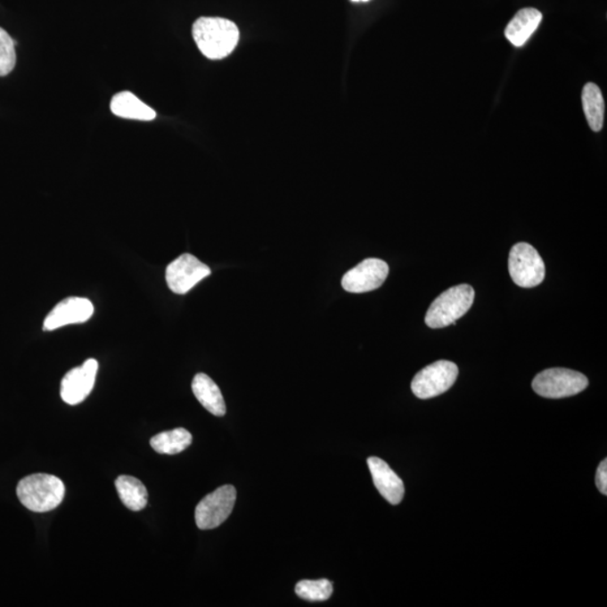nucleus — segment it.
I'll use <instances>...</instances> for the list:
<instances>
[{
	"label": "nucleus",
	"mask_w": 607,
	"mask_h": 607,
	"mask_svg": "<svg viewBox=\"0 0 607 607\" xmlns=\"http://www.w3.org/2000/svg\"><path fill=\"white\" fill-rule=\"evenodd\" d=\"M198 49L210 60H221L234 53L240 40L239 28L221 17H201L193 25Z\"/></svg>",
	"instance_id": "1"
},
{
	"label": "nucleus",
	"mask_w": 607,
	"mask_h": 607,
	"mask_svg": "<svg viewBox=\"0 0 607 607\" xmlns=\"http://www.w3.org/2000/svg\"><path fill=\"white\" fill-rule=\"evenodd\" d=\"M17 496L27 509L45 513L60 505L66 494L63 481L58 477L36 473L23 478L17 485Z\"/></svg>",
	"instance_id": "2"
},
{
	"label": "nucleus",
	"mask_w": 607,
	"mask_h": 607,
	"mask_svg": "<svg viewBox=\"0 0 607 607\" xmlns=\"http://www.w3.org/2000/svg\"><path fill=\"white\" fill-rule=\"evenodd\" d=\"M473 299L475 291L467 283L451 287L434 299L425 316L426 325L442 329L454 324L471 309Z\"/></svg>",
	"instance_id": "3"
},
{
	"label": "nucleus",
	"mask_w": 607,
	"mask_h": 607,
	"mask_svg": "<svg viewBox=\"0 0 607 607\" xmlns=\"http://www.w3.org/2000/svg\"><path fill=\"white\" fill-rule=\"evenodd\" d=\"M585 374L565 368H551L537 374L532 389L545 398H570L587 389Z\"/></svg>",
	"instance_id": "4"
},
{
	"label": "nucleus",
	"mask_w": 607,
	"mask_h": 607,
	"mask_svg": "<svg viewBox=\"0 0 607 607\" xmlns=\"http://www.w3.org/2000/svg\"><path fill=\"white\" fill-rule=\"evenodd\" d=\"M512 281L523 288L539 286L545 277L544 260L531 244L521 242L512 248L509 258Z\"/></svg>",
	"instance_id": "5"
},
{
	"label": "nucleus",
	"mask_w": 607,
	"mask_h": 607,
	"mask_svg": "<svg viewBox=\"0 0 607 607\" xmlns=\"http://www.w3.org/2000/svg\"><path fill=\"white\" fill-rule=\"evenodd\" d=\"M458 374L457 365L447 360L437 361L415 374L411 385L413 394L421 399L437 398L451 389Z\"/></svg>",
	"instance_id": "6"
},
{
	"label": "nucleus",
	"mask_w": 607,
	"mask_h": 607,
	"mask_svg": "<svg viewBox=\"0 0 607 607\" xmlns=\"http://www.w3.org/2000/svg\"><path fill=\"white\" fill-rule=\"evenodd\" d=\"M236 489L224 485L201 499L195 510L197 527L201 529L218 528L226 522L234 509Z\"/></svg>",
	"instance_id": "7"
},
{
	"label": "nucleus",
	"mask_w": 607,
	"mask_h": 607,
	"mask_svg": "<svg viewBox=\"0 0 607 607\" xmlns=\"http://www.w3.org/2000/svg\"><path fill=\"white\" fill-rule=\"evenodd\" d=\"M212 273L209 266L196 257L185 253L172 261L166 270V281L175 294H187L198 283Z\"/></svg>",
	"instance_id": "8"
},
{
	"label": "nucleus",
	"mask_w": 607,
	"mask_h": 607,
	"mask_svg": "<svg viewBox=\"0 0 607 607\" xmlns=\"http://www.w3.org/2000/svg\"><path fill=\"white\" fill-rule=\"evenodd\" d=\"M389 274L390 267L385 261L369 258L343 275L342 287L352 294H363L381 287Z\"/></svg>",
	"instance_id": "9"
},
{
	"label": "nucleus",
	"mask_w": 607,
	"mask_h": 607,
	"mask_svg": "<svg viewBox=\"0 0 607 607\" xmlns=\"http://www.w3.org/2000/svg\"><path fill=\"white\" fill-rule=\"evenodd\" d=\"M98 370L97 360L88 359L83 365L70 370L62 381V398L69 405L83 403L94 386Z\"/></svg>",
	"instance_id": "10"
},
{
	"label": "nucleus",
	"mask_w": 607,
	"mask_h": 607,
	"mask_svg": "<svg viewBox=\"0 0 607 607\" xmlns=\"http://www.w3.org/2000/svg\"><path fill=\"white\" fill-rule=\"evenodd\" d=\"M94 308L92 301L83 297H69L60 301L47 314L43 330L53 331L70 324H81L93 316Z\"/></svg>",
	"instance_id": "11"
},
{
	"label": "nucleus",
	"mask_w": 607,
	"mask_h": 607,
	"mask_svg": "<svg viewBox=\"0 0 607 607\" xmlns=\"http://www.w3.org/2000/svg\"><path fill=\"white\" fill-rule=\"evenodd\" d=\"M370 472H372L374 486L381 496L391 505H398L403 501L405 488L403 480L384 460L370 457L367 460Z\"/></svg>",
	"instance_id": "12"
},
{
	"label": "nucleus",
	"mask_w": 607,
	"mask_h": 607,
	"mask_svg": "<svg viewBox=\"0 0 607 607\" xmlns=\"http://www.w3.org/2000/svg\"><path fill=\"white\" fill-rule=\"evenodd\" d=\"M541 21V12L536 8H523L516 12L513 20L507 25L505 29L507 40L516 47L523 46L539 28Z\"/></svg>",
	"instance_id": "13"
},
{
	"label": "nucleus",
	"mask_w": 607,
	"mask_h": 607,
	"mask_svg": "<svg viewBox=\"0 0 607 607\" xmlns=\"http://www.w3.org/2000/svg\"><path fill=\"white\" fill-rule=\"evenodd\" d=\"M192 390L198 402L215 416H224L226 413L221 390L208 374L197 373L193 379Z\"/></svg>",
	"instance_id": "14"
},
{
	"label": "nucleus",
	"mask_w": 607,
	"mask_h": 607,
	"mask_svg": "<svg viewBox=\"0 0 607 607\" xmlns=\"http://www.w3.org/2000/svg\"><path fill=\"white\" fill-rule=\"evenodd\" d=\"M111 111L119 118L127 119L152 120L157 118L156 111L130 92L116 94L111 102Z\"/></svg>",
	"instance_id": "15"
},
{
	"label": "nucleus",
	"mask_w": 607,
	"mask_h": 607,
	"mask_svg": "<svg viewBox=\"0 0 607 607\" xmlns=\"http://www.w3.org/2000/svg\"><path fill=\"white\" fill-rule=\"evenodd\" d=\"M120 501L131 511L144 510L148 504L149 494L141 480L132 476H119L115 481Z\"/></svg>",
	"instance_id": "16"
},
{
	"label": "nucleus",
	"mask_w": 607,
	"mask_h": 607,
	"mask_svg": "<svg viewBox=\"0 0 607 607\" xmlns=\"http://www.w3.org/2000/svg\"><path fill=\"white\" fill-rule=\"evenodd\" d=\"M581 101H583V110L589 127L594 132H600L604 125L605 114L604 98H603L601 89L593 83L585 85Z\"/></svg>",
	"instance_id": "17"
},
{
	"label": "nucleus",
	"mask_w": 607,
	"mask_h": 607,
	"mask_svg": "<svg viewBox=\"0 0 607 607\" xmlns=\"http://www.w3.org/2000/svg\"><path fill=\"white\" fill-rule=\"evenodd\" d=\"M192 442V434L186 429L178 428L157 434L151 439L150 445L158 454L176 455L186 450Z\"/></svg>",
	"instance_id": "18"
},
{
	"label": "nucleus",
	"mask_w": 607,
	"mask_h": 607,
	"mask_svg": "<svg viewBox=\"0 0 607 607\" xmlns=\"http://www.w3.org/2000/svg\"><path fill=\"white\" fill-rule=\"evenodd\" d=\"M295 592L301 600L308 602H324L333 593V585L330 580H301L296 585Z\"/></svg>",
	"instance_id": "19"
},
{
	"label": "nucleus",
	"mask_w": 607,
	"mask_h": 607,
	"mask_svg": "<svg viewBox=\"0 0 607 607\" xmlns=\"http://www.w3.org/2000/svg\"><path fill=\"white\" fill-rule=\"evenodd\" d=\"M5 29L0 28V77H5L14 70L16 66L15 45Z\"/></svg>",
	"instance_id": "20"
},
{
	"label": "nucleus",
	"mask_w": 607,
	"mask_h": 607,
	"mask_svg": "<svg viewBox=\"0 0 607 607\" xmlns=\"http://www.w3.org/2000/svg\"><path fill=\"white\" fill-rule=\"evenodd\" d=\"M596 485L603 495H607V460L604 459L598 466L596 472Z\"/></svg>",
	"instance_id": "21"
},
{
	"label": "nucleus",
	"mask_w": 607,
	"mask_h": 607,
	"mask_svg": "<svg viewBox=\"0 0 607 607\" xmlns=\"http://www.w3.org/2000/svg\"><path fill=\"white\" fill-rule=\"evenodd\" d=\"M353 3H367L369 0H351Z\"/></svg>",
	"instance_id": "22"
}]
</instances>
